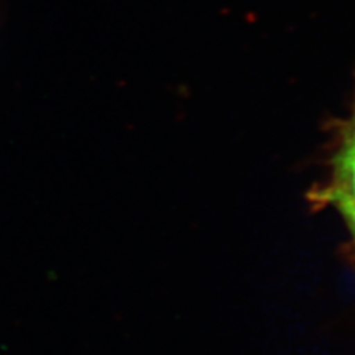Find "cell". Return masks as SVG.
<instances>
[{"mask_svg": "<svg viewBox=\"0 0 355 355\" xmlns=\"http://www.w3.org/2000/svg\"><path fill=\"white\" fill-rule=\"evenodd\" d=\"M326 194L329 202L345 218L347 224L355 222V123L343 135Z\"/></svg>", "mask_w": 355, "mask_h": 355, "instance_id": "6da1fadb", "label": "cell"}, {"mask_svg": "<svg viewBox=\"0 0 355 355\" xmlns=\"http://www.w3.org/2000/svg\"><path fill=\"white\" fill-rule=\"evenodd\" d=\"M349 225V228H351V231H352V236H354V239H355V222H351V224H348Z\"/></svg>", "mask_w": 355, "mask_h": 355, "instance_id": "7a4b0ae2", "label": "cell"}]
</instances>
